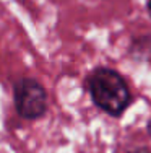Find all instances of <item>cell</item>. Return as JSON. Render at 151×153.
Instances as JSON below:
<instances>
[{
  "label": "cell",
  "mask_w": 151,
  "mask_h": 153,
  "mask_svg": "<svg viewBox=\"0 0 151 153\" xmlns=\"http://www.w3.org/2000/svg\"><path fill=\"white\" fill-rule=\"evenodd\" d=\"M132 153H150V152L145 150V148H140V150H135V152H132Z\"/></svg>",
  "instance_id": "3957f363"
},
{
  "label": "cell",
  "mask_w": 151,
  "mask_h": 153,
  "mask_svg": "<svg viewBox=\"0 0 151 153\" xmlns=\"http://www.w3.org/2000/svg\"><path fill=\"white\" fill-rule=\"evenodd\" d=\"M15 103L20 116L26 119H36L46 112L47 96L44 88L38 82L23 78L15 86Z\"/></svg>",
  "instance_id": "7a4b0ae2"
},
{
  "label": "cell",
  "mask_w": 151,
  "mask_h": 153,
  "mask_svg": "<svg viewBox=\"0 0 151 153\" xmlns=\"http://www.w3.org/2000/svg\"><path fill=\"white\" fill-rule=\"evenodd\" d=\"M148 130H150V134H151V122L148 124Z\"/></svg>",
  "instance_id": "5b68a950"
},
{
  "label": "cell",
  "mask_w": 151,
  "mask_h": 153,
  "mask_svg": "<svg viewBox=\"0 0 151 153\" xmlns=\"http://www.w3.org/2000/svg\"><path fill=\"white\" fill-rule=\"evenodd\" d=\"M148 10H150V13H151V0H148Z\"/></svg>",
  "instance_id": "277c9868"
},
{
  "label": "cell",
  "mask_w": 151,
  "mask_h": 153,
  "mask_svg": "<svg viewBox=\"0 0 151 153\" xmlns=\"http://www.w3.org/2000/svg\"><path fill=\"white\" fill-rule=\"evenodd\" d=\"M89 93L98 106L110 116H119L130 101L124 78L114 70L99 68L88 80Z\"/></svg>",
  "instance_id": "6da1fadb"
}]
</instances>
